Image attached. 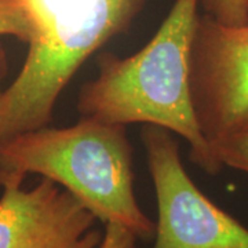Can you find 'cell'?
<instances>
[{"instance_id": "obj_10", "label": "cell", "mask_w": 248, "mask_h": 248, "mask_svg": "<svg viewBox=\"0 0 248 248\" xmlns=\"http://www.w3.org/2000/svg\"><path fill=\"white\" fill-rule=\"evenodd\" d=\"M140 239L122 225L107 223L104 228V239L98 248H140Z\"/></svg>"}, {"instance_id": "obj_9", "label": "cell", "mask_w": 248, "mask_h": 248, "mask_svg": "<svg viewBox=\"0 0 248 248\" xmlns=\"http://www.w3.org/2000/svg\"><path fill=\"white\" fill-rule=\"evenodd\" d=\"M205 14L228 27L248 25L247 0H202Z\"/></svg>"}, {"instance_id": "obj_7", "label": "cell", "mask_w": 248, "mask_h": 248, "mask_svg": "<svg viewBox=\"0 0 248 248\" xmlns=\"http://www.w3.org/2000/svg\"><path fill=\"white\" fill-rule=\"evenodd\" d=\"M35 35V25L27 0H0V37L13 36L29 43Z\"/></svg>"}, {"instance_id": "obj_4", "label": "cell", "mask_w": 248, "mask_h": 248, "mask_svg": "<svg viewBox=\"0 0 248 248\" xmlns=\"http://www.w3.org/2000/svg\"><path fill=\"white\" fill-rule=\"evenodd\" d=\"M141 138L159 208L152 248H248L247 228L187 175L171 131L143 124Z\"/></svg>"}, {"instance_id": "obj_2", "label": "cell", "mask_w": 248, "mask_h": 248, "mask_svg": "<svg viewBox=\"0 0 248 248\" xmlns=\"http://www.w3.org/2000/svg\"><path fill=\"white\" fill-rule=\"evenodd\" d=\"M40 174L65 187L101 223H117L140 240L156 225L134 190L133 146L125 125L80 117L69 127H43L0 143V187L22 185Z\"/></svg>"}, {"instance_id": "obj_11", "label": "cell", "mask_w": 248, "mask_h": 248, "mask_svg": "<svg viewBox=\"0 0 248 248\" xmlns=\"http://www.w3.org/2000/svg\"><path fill=\"white\" fill-rule=\"evenodd\" d=\"M7 69H9V62H7V54L4 51V47L0 43V97H1V81L4 79L6 73H7Z\"/></svg>"}, {"instance_id": "obj_12", "label": "cell", "mask_w": 248, "mask_h": 248, "mask_svg": "<svg viewBox=\"0 0 248 248\" xmlns=\"http://www.w3.org/2000/svg\"><path fill=\"white\" fill-rule=\"evenodd\" d=\"M247 1H248V0H247Z\"/></svg>"}, {"instance_id": "obj_1", "label": "cell", "mask_w": 248, "mask_h": 248, "mask_svg": "<svg viewBox=\"0 0 248 248\" xmlns=\"http://www.w3.org/2000/svg\"><path fill=\"white\" fill-rule=\"evenodd\" d=\"M200 0H175L156 35L138 53L98 57V75L79 91L80 117L119 125L152 124L178 134L190 146V160L208 174L222 167L196 120L190 58Z\"/></svg>"}, {"instance_id": "obj_6", "label": "cell", "mask_w": 248, "mask_h": 248, "mask_svg": "<svg viewBox=\"0 0 248 248\" xmlns=\"http://www.w3.org/2000/svg\"><path fill=\"white\" fill-rule=\"evenodd\" d=\"M99 219L51 179L35 187H3L0 248H98L104 239Z\"/></svg>"}, {"instance_id": "obj_3", "label": "cell", "mask_w": 248, "mask_h": 248, "mask_svg": "<svg viewBox=\"0 0 248 248\" xmlns=\"http://www.w3.org/2000/svg\"><path fill=\"white\" fill-rule=\"evenodd\" d=\"M35 25L24 66L0 97V143L47 127L80 66L123 33L146 0H27Z\"/></svg>"}, {"instance_id": "obj_8", "label": "cell", "mask_w": 248, "mask_h": 248, "mask_svg": "<svg viewBox=\"0 0 248 248\" xmlns=\"http://www.w3.org/2000/svg\"><path fill=\"white\" fill-rule=\"evenodd\" d=\"M214 159L223 167L248 174V127L211 142Z\"/></svg>"}, {"instance_id": "obj_5", "label": "cell", "mask_w": 248, "mask_h": 248, "mask_svg": "<svg viewBox=\"0 0 248 248\" xmlns=\"http://www.w3.org/2000/svg\"><path fill=\"white\" fill-rule=\"evenodd\" d=\"M196 120L210 142L248 127V25L199 16L190 58Z\"/></svg>"}]
</instances>
